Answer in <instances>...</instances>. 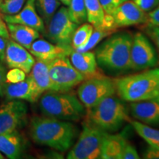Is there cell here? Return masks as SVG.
<instances>
[{
	"instance_id": "obj_10",
	"label": "cell",
	"mask_w": 159,
	"mask_h": 159,
	"mask_svg": "<svg viewBox=\"0 0 159 159\" xmlns=\"http://www.w3.org/2000/svg\"><path fill=\"white\" fill-rule=\"evenodd\" d=\"M78 25L71 21L68 8L61 7L52 18L44 34L50 42L63 46H71V39Z\"/></svg>"
},
{
	"instance_id": "obj_5",
	"label": "cell",
	"mask_w": 159,
	"mask_h": 159,
	"mask_svg": "<svg viewBox=\"0 0 159 159\" xmlns=\"http://www.w3.org/2000/svg\"><path fill=\"white\" fill-rule=\"evenodd\" d=\"M114 83L116 93L122 100L134 102L152 99L159 83V68L119 77Z\"/></svg>"
},
{
	"instance_id": "obj_12",
	"label": "cell",
	"mask_w": 159,
	"mask_h": 159,
	"mask_svg": "<svg viewBox=\"0 0 159 159\" xmlns=\"http://www.w3.org/2000/svg\"><path fill=\"white\" fill-rule=\"evenodd\" d=\"M109 16L116 29L144 25L148 20V13L139 8L131 0L125 2Z\"/></svg>"
},
{
	"instance_id": "obj_6",
	"label": "cell",
	"mask_w": 159,
	"mask_h": 159,
	"mask_svg": "<svg viewBox=\"0 0 159 159\" xmlns=\"http://www.w3.org/2000/svg\"><path fill=\"white\" fill-rule=\"evenodd\" d=\"M108 133L83 123V130L76 143L67 154L68 159L100 158L105 136Z\"/></svg>"
},
{
	"instance_id": "obj_29",
	"label": "cell",
	"mask_w": 159,
	"mask_h": 159,
	"mask_svg": "<svg viewBox=\"0 0 159 159\" xmlns=\"http://www.w3.org/2000/svg\"><path fill=\"white\" fill-rule=\"evenodd\" d=\"M27 0H0V12L3 15H14L21 11Z\"/></svg>"
},
{
	"instance_id": "obj_17",
	"label": "cell",
	"mask_w": 159,
	"mask_h": 159,
	"mask_svg": "<svg viewBox=\"0 0 159 159\" xmlns=\"http://www.w3.org/2000/svg\"><path fill=\"white\" fill-rule=\"evenodd\" d=\"M130 111L132 116L149 126H159V102L149 100L131 102Z\"/></svg>"
},
{
	"instance_id": "obj_23",
	"label": "cell",
	"mask_w": 159,
	"mask_h": 159,
	"mask_svg": "<svg viewBox=\"0 0 159 159\" xmlns=\"http://www.w3.org/2000/svg\"><path fill=\"white\" fill-rule=\"evenodd\" d=\"M87 21L94 29H101L105 21V13L99 0H84Z\"/></svg>"
},
{
	"instance_id": "obj_3",
	"label": "cell",
	"mask_w": 159,
	"mask_h": 159,
	"mask_svg": "<svg viewBox=\"0 0 159 159\" xmlns=\"http://www.w3.org/2000/svg\"><path fill=\"white\" fill-rule=\"evenodd\" d=\"M39 100L43 115L61 120L77 122L84 118L86 113V108L80 99L69 91H47Z\"/></svg>"
},
{
	"instance_id": "obj_28",
	"label": "cell",
	"mask_w": 159,
	"mask_h": 159,
	"mask_svg": "<svg viewBox=\"0 0 159 159\" xmlns=\"http://www.w3.org/2000/svg\"><path fill=\"white\" fill-rule=\"evenodd\" d=\"M114 32L112 31H108V30H97L95 29L93 31L92 34H91L90 39L87 43L84 44L82 47H79L75 50L77 52H87L90 51L92 49H94L95 47H97L99 43L101 41H102L105 38L108 37L109 35L114 33Z\"/></svg>"
},
{
	"instance_id": "obj_33",
	"label": "cell",
	"mask_w": 159,
	"mask_h": 159,
	"mask_svg": "<svg viewBox=\"0 0 159 159\" xmlns=\"http://www.w3.org/2000/svg\"><path fill=\"white\" fill-rule=\"evenodd\" d=\"M144 31L155 43L159 52V26H146L144 27Z\"/></svg>"
},
{
	"instance_id": "obj_34",
	"label": "cell",
	"mask_w": 159,
	"mask_h": 159,
	"mask_svg": "<svg viewBox=\"0 0 159 159\" xmlns=\"http://www.w3.org/2000/svg\"><path fill=\"white\" fill-rule=\"evenodd\" d=\"M146 26H159V4L152 11L148 13V20L144 27Z\"/></svg>"
},
{
	"instance_id": "obj_41",
	"label": "cell",
	"mask_w": 159,
	"mask_h": 159,
	"mask_svg": "<svg viewBox=\"0 0 159 159\" xmlns=\"http://www.w3.org/2000/svg\"><path fill=\"white\" fill-rule=\"evenodd\" d=\"M59 1L61 2V3H63L64 5L69 6V3H70V2H71V0H59Z\"/></svg>"
},
{
	"instance_id": "obj_14",
	"label": "cell",
	"mask_w": 159,
	"mask_h": 159,
	"mask_svg": "<svg viewBox=\"0 0 159 159\" xmlns=\"http://www.w3.org/2000/svg\"><path fill=\"white\" fill-rule=\"evenodd\" d=\"M35 0H27L19 13L14 15H3L6 23L19 24L34 28L39 33H44L45 24L35 8Z\"/></svg>"
},
{
	"instance_id": "obj_35",
	"label": "cell",
	"mask_w": 159,
	"mask_h": 159,
	"mask_svg": "<svg viewBox=\"0 0 159 159\" xmlns=\"http://www.w3.org/2000/svg\"><path fill=\"white\" fill-rule=\"evenodd\" d=\"M140 157L139 156L136 149L135 147L127 142L125 148L123 151L122 159H139Z\"/></svg>"
},
{
	"instance_id": "obj_18",
	"label": "cell",
	"mask_w": 159,
	"mask_h": 159,
	"mask_svg": "<svg viewBox=\"0 0 159 159\" xmlns=\"http://www.w3.org/2000/svg\"><path fill=\"white\" fill-rule=\"evenodd\" d=\"M25 141L19 131L0 134V152L10 159L21 158L25 151Z\"/></svg>"
},
{
	"instance_id": "obj_1",
	"label": "cell",
	"mask_w": 159,
	"mask_h": 159,
	"mask_svg": "<svg viewBox=\"0 0 159 159\" xmlns=\"http://www.w3.org/2000/svg\"><path fill=\"white\" fill-rule=\"evenodd\" d=\"M29 134L35 144L49 147L59 152H66L75 144L79 129L69 121L42 115L30 119Z\"/></svg>"
},
{
	"instance_id": "obj_16",
	"label": "cell",
	"mask_w": 159,
	"mask_h": 159,
	"mask_svg": "<svg viewBox=\"0 0 159 159\" xmlns=\"http://www.w3.org/2000/svg\"><path fill=\"white\" fill-rule=\"evenodd\" d=\"M4 97L7 100L21 99L30 102H35L39 101L41 96L38 93L34 82L28 75L24 80L19 83L6 82L4 89Z\"/></svg>"
},
{
	"instance_id": "obj_19",
	"label": "cell",
	"mask_w": 159,
	"mask_h": 159,
	"mask_svg": "<svg viewBox=\"0 0 159 159\" xmlns=\"http://www.w3.org/2000/svg\"><path fill=\"white\" fill-rule=\"evenodd\" d=\"M69 57L71 64L83 75L84 79L97 74L98 65L94 52L91 51L80 52L73 49Z\"/></svg>"
},
{
	"instance_id": "obj_8",
	"label": "cell",
	"mask_w": 159,
	"mask_h": 159,
	"mask_svg": "<svg viewBox=\"0 0 159 159\" xmlns=\"http://www.w3.org/2000/svg\"><path fill=\"white\" fill-rule=\"evenodd\" d=\"M47 63L52 85V91H69L84 80V77L73 66L67 56Z\"/></svg>"
},
{
	"instance_id": "obj_37",
	"label": "cell",
	"mask_w": 159,
	"mask_h": 159,
	"mask_svg": "<svg viewBox=\"0 0 159 159\" xmlns=\"http://www.w3.org/2000/svg\"><path fill=\"white\" fill-rule=\"evenodd\" d=\"M143 158L146 159H159V150L149 145L148 148L144 151Z\"/></svg>"
},
{
	"instance_id": "obj_9",
	"label": "cell",
	"mask_w": 159,
	"mask_h": 159,
	"mask_svg": "<svg viewBox=\"0 0 159 159\" xmlns=\"http://www.w3.org/2000/svg\"><path fill=\"white\" fill-rule=\"evenodd\" d=\"M158 62L156 50L148 38L140 32L135 33L130 49L131 70H146L156 66Z\"/></svg>"
},
{
	"instance_id": "obj_2",
	"label": "cell",
	"mask_w": 159,
	"mask_h": 159,
	"mask_svg": "<svg viewBox=\"0 0 159 159\" xmlns=\"http://www.w3.org/2000/svg\"><path fill=\"white\" fill-rule=\"evenodd\" d=\"M132 41L133 35L128 32L112 33L96 48L94 54L97 65L111 75L130 71Z\"/></svg>"
},
{
	"instance_id": "obj_7",
	"label": "cell",
	"mask_w": 159,
	"mask_h": 159,
	"mask_svg": "<svg viewBox=\"0 0 159 159\" xmlns=\"http://www.w3.org/2000/svg\"><path fill=\"white\" fill-rule=\"evenodd\" d=\"M115 93L114 80L99 74L84 79L77 89L78 98L86 109L94 106L106 97L114 95Z\"/></svg>"
},
{
	"instance_id": "obj_22",
	"label": "cell",
	"mask_w": 159,
	"mask_h": 159,
	"mask_svg": "<svg viewBox=\"0 0 159 159\" xmlns=\"http://www.w3.org/2000/svg\"><path fill=\"white\" fill-rule=\"evenodd\" d=\"M126 144V139L121 135L108 133L105 136L100 158L122 159Z\"/></svg>"
},
{
	"instance_id": "obj_20",
	"label": "cell",
	"mask_w": 159,
	"mask_h": 159,
	"mask_svg": "<svg viewBox=\"0 0 159 159\" xmlns=\"http://www.w3.org/2000/svg\"><path fill=\"white\" fill-rule=\"evenodd\" d=\"M7 27L10 39L28 50L30 49L32 43L40 37L39 31L28 26L7 23Z\"/></svg>"
},
{
	"instance_id": "obj_4",
	"label": "cell",
	"mask_w": 159,
	"mask_h": 159,
	"mask_svg": "<svg viewBox=\"0 0 159 159\" xmlns=\"http://www.w3.org/2000/svg\"><path fill=\"white\" fill-rule=\"evenodd\" d=\"M85 123L105 132H116L129 119L122 99L114 95L108 97L94 106L86 109Z\"/></svg>"
},
{
	"instance_id": "obj_25",
	"label": "cell",
	"mask_w": 159,
	"mask_h": 159,
	"mask_svg": "<svg viewBox=\"0 0 159 159\" xmlns=\"http://www.w3.org/2000/svg\"><path fill=\"white\" fill-rule=\"evenodd\" d=\"M61 3L59 0H35V8L46 25L58 10Z\"/></svg>"
},
{
	"instance_id": "obj_24",
	"label": "cell",
	"mask_w": 159,
	"mask_h": 159,
	"mask_svg": "<svg viewBox=\"0 0 159 159\" xmlns=\"http://www.w3.org/2000/svg\"><path fill=\"white\" fill-rule=\"evenodd\" d=\"M136 132L150 146L159 150V130L152 128L139 121H133L128 119Z\"/></svg>"
},
{
	"instance_id": "obj_31",
	"label": "cell",
	"mask_w": 159,
	"mask_h": 159,
	"mask_svg": "<svg viewBox=\"0 0 159 159\" xmlns=\"http://www.w3.org/2000/svg\"><path fill=\"white\" fill-rule=\"evenodd\" d=\"M105 14L111 15L119 5L128 0H99Z\"/></svg>"
},
{
	"instance_id": "obj_30",
	"label": "cell",
	"mask_w": 159,
	"mask_h": 159,
	"mask_svg": "<svg viewBox=\"0 0 159 159\" xmlns=\"http://www.w3.org/2000/svg\"><path fill=\"white\" fill-rule=\"evenodd\" d=\"M26 77V73L23 70L18 68H13L7 72L6 80L7 83H16L24 80Z\"/></svg>"
},
{
	"instance_id": "obj_27",
	"label": "cell",
	"mask_w": 159,
	"mask_h": 159,
	"mask_svg": "<svg viewBox=\"0 0 159 159\" xmlns=\"http://www.w3.org/2000/svg\"><path fill=\"white\" fill-rule=\"evenodd\" d=\"M68 13L71 21L77 25H82L87 21L84 0H71L69 5Z\"/></svg>"
},
{
	"instance_id": "obj_13",
	"label": "cell",
	"mask_w": 159,
	"mask_h": 159,
	"mask_svg": "<svg viewBox=\"0 0 159 159\" xmlns=\"http://www.w3.org/2000/svg\"><path fill=\"white\" fill-rule=\"evenodd\" d=\"M5 61L9 68H18L23 70L26 74L30 72L35 60L28 49L8 39L5 51Z\"/></svg>"
},
{
	"instance_id": "obj_39",
	"label": "cell",
	"mask_w": 159,
	"mask_h": 159,
	"mask_svg": "<svg viewBox=\"0 0 159 159\" xmlns=\"http://www.w3.org/2000/svg\"><path fill=\"white\" fill-rule=\"evenodd\" d=\"M8 39L0 36V61L4 62L5 58V51L7 48Z\"/></svg>"
},
{
	"instance_id": "obj_15",
	"label": "cell",
	"mask_w": 159,
	"mask_h": 159,
	"mask_svg": "<svg viewBox=\"0 0 159 159\" xmlns=\"http://www.w3.org/2000/svg\"><path fill=\"white\" fill-rule=\"evenodd\" d=\"M29 50L37 60L48 62L57 57L69 56L73 49L71 46L55 44L44 39H38L32 43Z\"/></svg>"
},
{
	"instance_id": "obj_11",
	"label": "cell",
	"mask_w": 159,
	"mask_h": 159,
	"mask_svg": "<svg viewBox=\"0 0 159 159\" xmlns=\"http://www.w3.org/2000/svg\"><path fill=\"white\" fill-rule=\"evenodd\" d=\"M28 107L21 99L7 100L0 105V134L18 130L26 123Z\"/></svg>"
},
{
	"instance_id": "obj_42",
	"label": "cell",
	"mask_w": 159,
	"mask_h": 159,
	"mask_svg": "<svg viewBox=\"0 0 159 159\" xmlns=\"http://www.w3.org/2000/svg\"><path fill=\"white\" fill-rule=\"evenodd\" d=\"M5 158V157L4 156V155L2 153V152H0V159H4Z\"/></svg>"
},
{
	"instance_id": "obj_38",
	"label": "cell",
	"mask_w": 159,
	"mask_h": 159,
	"mask_svg": "<svg viewBox=\"0 0 159 159\" xmlns=\"http://www.w3.org/2000/svg\"><path fill=\"white\" fill-rule=\"evenodd\" d=\"M0 36L10 39L9 32L7 30V23L3 19V14L0 12Z\"/></svg>"
},
{
	"instance_id": "obj_32",
	"label": "cell",
	"mask_w": 159,
	"mask_h": 159,
	"mask_svg": "<svg viewBox=\"0 0 159 159\" xmlns=\"http://www.w3.org/2000/svg\"><path fill=\"white\" fill-rule=\"evenodd\" d=\"M143 11L149 13L159 4V0H131Z\"/></svg>"
},
{
	"instance_id": "obj_36",
	"label": "cell",
	"mask_w": 159,
	"mask_h": 159,
	"mask_svg": "<svg viewBox=\"0 0 159 159\" xmlns=\"http://www.w3.org/2000/svg\"><path fill=\"white\" fill-rule=\"evenodd\" d=\"M7 72V68L3 65L2 62H1L0 63V97H4V89L7 82L6 80Z\"/></svg>"
},
{
	"instance_id": "obj_26",
	"label": "cell",
	"mask_w": 159,
	"mask_h": 159,
	"mask_svg": "<svg viewBox=\"0 0 159 159\" xmlns=\"http://www.w3.org/2000/svg\"><path fill=\"white\" fill-rule=\"evenodd\" d=\"M94 31V27L89 23H83L75 30L72 39L71 47L73 49H76L82 47L89 41Z\"/></svg>"
},
{
	"instance_id": "obj_21",
	"label": "cell",
	"mask_w": 159,
	"mask_h": 159,
	"mask_svg": "<svg viewBox=\"0 0 159 159\" xmlns=\"http://www.w3.org/2000/svg\"><path fill=\"white\" fill-rule=\"evenodd\" d=\"M29 76L34 82L38 93L41 97L46 91H52V89L47 63L45 61L40 60L35 61L30 72L29 73Z\"/></svg>"
},
{
	"instance_id": "obj_40",
	"label": "cell",
	"mask_w": 159,
	"mask_h": 159,
	"mask_svg": "<svg viewBox=\"0 0 159 159\" xmlns=\"http://www.w3.org/2000/svg\"><path fill=\"white\" fill-rule=\"evenodd\" d=\"M152 100L157 101V102H159V83H158V86H157L156 92H155V94H154L153 97H152Z\"/></svg>"
}]
</instances>
